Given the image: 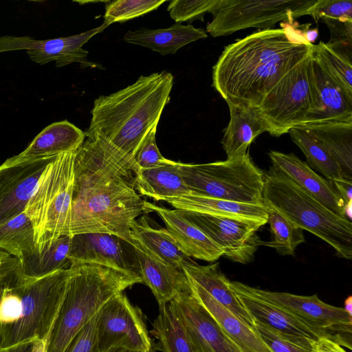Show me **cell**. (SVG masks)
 I'll return each instance as SVG.
<instances>
[{"label": "cell", "mask_w": 352, "mask_h": 352, "mask_svg": "<svg viewBox=\"0 0 352 352\" xmlns=\"http://www.w3.org/2000/svg\"><path fill=\"white\" fill-rule=\"evenodd\" d=\"M256 31L225 47L212 68V86L228 104L255 107L280 78L311 52L298 31Z\"/></svg>", "instance_id": "obj_1"}, {"label": "cell", "mask_w": 352, "mask_h": 352, "mask_svg": "<svg viewBox=\"0 0 352 352\" xmlns=\"http://www.w3.org/2000/svg\"><path fill=\"white\" fill-rule=\"evenodd\" d=\"M173 76L167 71L140 76L133 84L94 100L85 135L99 138L128 160L157 126L169 102Z\"/></svg>", "instance_id": "obj_2"}, {"label": "cell", "mask_w": 352, "mask_h": 352, "mask_svg": "<svg viewBox=\"0 0 352 352\" xmlns=\"http://www.w3.org/2000/svg\"><path fill=\"white\" fill-rule=\"evenodd\" d=\"M71 268L64 297L46 339L45 352H63L107 301L142 283L140 277L96 264H74Z\"/></svg>", "instance_id": "obj_3"}, {"label": "cell", "mask_w": 352, "mask_h": 352, "mask_svg": "<svg viewBox=\"0 0 352 352\" xmlns=\"http://www.w3.org/2000/svg\"><path fill=\"white\" fill-rule=\"evenodd\" d=\"M146 212L145 201L131 181L113 179L74 192L67 235L107 233L134 246L132 222Z\"/></svg>", "instance_id": "obj_4"}, {"label": "cell", "mask_w": 352, "mask_h": 352, "mask_svg": "<svg viewBox=\"0 0 352 352\" xmlns=\"http://www.w3.org/2000/svg\"><path fill=\"white\" fill-rule=\"evenodd\" d=\"M264 204L285 219L327 242L336 255L352 258V223L331 212L287 177L263 172Z\"/></svg>", "instance_id": "obj_5"}, {"label": "cell", "mask_w": 352, "mask_h": 352, "mask_svg": "<svg viewBox=\"0 0 352 352\" xmlns=\"http://www.w3.org/2000/svg\"><path fill=\"white\" fill-rule=\"evenodd\" d=\"M77 150L56 155L46 166L25 209L33 226L38 252L58 238L67 235Z\"/></svg>", "instance_id": "obj_6"}, {"label": "cell", "mask_w": 352, "mask_h": 352, "mask_svg": "<svg viewBox=\"0 0 352 352\" xmlns=\"http://www.w3.org/2000/svg\"><path fill=\"white\" fill-rule=\"evenodd\" d=\"M180 175L190 193L234 202L264 204L263 172L249 153L206 164L178 162Z\"/></svg>", "instance_id": "obj_7"}, {"label": "cell", "mask_w": 352, "mask_h": 352, "mask_svg": "<svg viewBox=\"0 0 352 352\" xmlns=\"http://www.w3.org/2000/svg\"><path fill=\"white\" fill-rule=\"evenodd\" d=\"M71 267L37 279L21 276L12 284L20 296L18 320L1 329V348L33 340H46L64 297Z\"/></svg>", "instance_id": "obj_8"}, {"label": "cell", "mask_w": 352, "mask_h": 352, "mask_svg": "<svg viewBox=\"0 0 352 352\" xmlns=\"http://www.w3.org/2000/svg\"><path fill=\"white\" fill-rule=\"evenodd\" d=\"M311 52L285 74L252 109L263 120L272 136L279 137L293 127L311 123L318 112Z\"/></svg>", "instance_id": "obj_9"}, {"label": "cell", "mask_w": 352, "mask_h": 352, "mask_svg": "<svg viewBox=\"0 0 352 352\" xmlns=\"http://www.w3.org/2000/svg\"><path fill=\"white\" fill-rule=\"evenodd\" d=\"M317 0H219L210 13L206 32L213 37L228 36L250 28L269 30L278 22L292 23L309 15Z\"/></svg>", "instance_id": "obj_10"}, {"label": "cell", "mask_w": 352, "mask_h": 352, "mask_svg": "<svg viewBox=\"0 0 352 352\" xmlns=\"http://www.w3.org/2000/svg\"><path fill=\"white\" fill-rule=\"evenodd\" d=\"M96 330L100 352L112 348L153 352L142 311L132 305L123 293L111 298L99 311Z\"/></svg>", "instance_id": "obj_11"}, {"label": "cell", "mask_w": 352, "mask_h": 352, "mask_svg": "<svg viewBox=\"0 0 352 352\" xmlns=\"http://www.w3.org/2000/svg\"><path fill=\"white\" fill-rule=\"evenodd\" d=\"M253 288L257 294L307 324L320 337H327L351 349L352 316L344 308L327 304L316 294L299 296Z\"/></svg>", "instance_id": "obj_12"}, {"label": "cell", "mask_w": 352, "mask_h": 352, "mask_svg": "<svg viewBox=\"0 0 352 352\" xmlns=\"http://www.w3.org/2000/svg\"><path fill=\"white\" fill-rule=\"evenodd\" d=\"M107 27L103 23L98 28L80 34L47 40H36L29 36H0V53L25 50L30 58L39 65L55 61L56 66L61 67L77 63L82 67L101 69L102 67L100 65L88 60L89 52L82 47Z\"/></svg>", "instance_id": "obj_13"}, {"label": "cell", "mask_w": 352, "mask_h": 352, "mask_svg": "<svg viewBox=\"0 0 352 352\" xmlns=\"http://www.w3.org/2000/svg\"><path fill=\"white\" fill-rule=\"evenodd\" d=\"M177 210L222 250V256L243 264L250 263L253 259L261 241L256 234L261 227L260 224L183 210Z\"/></svg>", "instance_id": "obj_14"}, {"label": "cell", "mask_w": 352, "mask_h": 352, "mask_svg": "<svg viewBox=\"0 0 352 352\" xmlns=\"http://www.w3.org/2000/svg\"><path fill=\"white\" fill-rule=\"evenodd\" d=\"M139 168L136 164L99 138L85 135L75 157L74 191L113 179L129 180Z\"/></svg>", "instance_id": "obj_15"}, {"label": "cell", "mask_w": 352, "mask_h": 352, "mask_svg": "<svg viewBox=\"0 0 352 352\" xmlns=\"http://www.w3.org/2000/svg\"><path fill=\"white\" fill-rule=\"evenodd\" d=\"M68 258L72 265L96 264L141 278L135 246L116 235L98 232L72 235Z\"/></svg>", "instance_id": "obj_16"}, {"label": "cell", "mask_w": 352, "mask_h": 352, "mask_svg": "<svg viewBox=\"0 0 352 352\" xmlns=\"http://www.w3.org/2000/svg\"><path fill=\"white\" fill-rule=\"evenodd\" d=\"M196 352H243L223 331L192 290L169 302Z\"/></svg>", "instance_id": "obj_17"}, {"label": "cell", "mask_w": 352, "mask_h": 352, "mask_svg": "<svg viewBox=\"0 0 352 352\" xmlns=\"http://www.w3.org/2000/svg\"><path fill=\"white\" fill-rule=\"evenodd\" d=\"M55 156L0 166V226L25 211L42 173Z\"/></svg>", "instance_id": "obj_18"}, {"label": "cell", "mask_w": 352, "mask_h": 352, "mask_svg": "<svg viewBox=\"0 0 352 352\" xmlns=\"http://www.w3.org/2000/svg\"><path fill=\"white\" fill-rule=\"evenodd\" d=\"M269 156L270 170L292 181L336 214L346 218L344 201L331 181L319 175L294 153L271 151Z\"/></svg>", "instance_id": "obj_19"}, {"label": "cell", "mask_w": 352, "mask_h": 352, "mask_svg": "<svg viewBox=\"0 0 352 352\" xmlns=\"http://www.w3.org/2000/svg\"><path fill=\"white\" fill-rule=\"evenodd\" d=\"M238 300L254 320L283 333L316 340L320 336L307 324L263 298L253 287L239 281L229 282Z\"/></svg>", "instance_id": "obj_20"}, {"label": "cell", "mask_w": 352, "mask_h": 352, "mask_svg": "<svg viewBox=\"0 0 352 352\" xmlns=\"http://www.w3.org/2000/svg\"><path fill=\"white\" fill-rule=\"evenodd\" d=\"M145 208L146 212L152 211L158 214L168 233L188 257L212 262L223 256L222 250L176 209H168L146 201Z\"/></svg>", "instance_id": "obj_21"}, {"label": "cell", "mask_w": 352, "mask_h": 352, "mask_svg": "<svg viewBox=\"0 0 352 352\" xmlns=\"http://www.w3.org/2000/svg\"><path fill=\"white\" fill-rule=\"evenodd\" d=\"M85 140V132L67 120L54 122L42 130L23 151L2 164H19L76 151Z\"/></svg>", "instance_id": "obj_22"}, {"label": "cell", "mask_w": 352, "mask_h": 352, "mask_svg": "<svg viewBox=\"0 0 352 352\" xmlns=\"http://www.w3.org/2000/svg\"><path fill=\"white\" fill-rule=\"evenodd\" d=\"M311 65L319 106L318 112L311 123L352 122V96L333 78L313 48Z\"/></svg>", "instance_id": "obj_23"}, {"label": "cell", "mask_w": 352, "mask_h": 352, "mask_svg": "<svg viewBox=\"0 0 352 352\" xmlns=\"http://www.w3.org/2000/svg\"><path fill=\"white\" fill-rule=\"evenodd\" d=\"M163 201L177 210L255 223L261 226L267 223V209L265 204H243L192 193L166 198Z\"/></svg>", "instance_id": "obj_24"}, {"label": "cell", "mask_w": 352, "mask_h": 352, "mask_svg": "<svg viewBox=\"0 0 352 352\" xmlns=\"http://www.w3.org/2000/svg\"><path fill=\"white\" fill-rule=\"evenodd\" d=\"M134 246L142 281L151 289L159 305L168 303L177 296L190 291V283L182 269L166 264L136 245Z\"/></svg>", "instance_id": "obj_25"}, {"label": "cell", "mask_w": 352, "mask_h": 352, "mask_svg": "<svg viewBox=\"0 0 352 352\" xmlns=\"http://www.w3.org/2000/svg\"><path fill=\"white\" fill-rule=\"evenodd\" d=\"M189 281L195 298L243 352H272L251 327L214 300L197 283L190 279Z\"/></svg>", "instance_id": "obj_26"}, {"label": "cell", "mask_w": 352, "mask_h": 352, "mask_svg": "<svg viewBox=\"0 0 352 352\" xmlns=\"http://www.w3.org/2000/svg\"><path fill=\"white\" fill-rule=\"evenodd\" d=\"M182 268L189 279L252 329L254 320L238 300L219 263L201 265L189 258L182 264Z\"/></svg>", "instance_id": "obj_27"}, {"label": "cell", "mask_w": 352, "mask_h": 352, "mask_svg": "<svg viewBox=\"0 0 352 352\" xmlns=\"http://www.w3.org/2000/svg\"><path fill=\"white\" fill-rule=\"evenodd\" d=\"M228 105L230 120L221 142L227 159H232L245 155L252 142L261 133L268 132V128L263 120L252 109Z\"/></svg>", "instance_id": "obj_28"}, {"label": "cell", "mask_w": 352, "mask_h": 352, "mask_svg": "<svg viewBox=\"0 0 352 352\" xmlns=\"http://www.w3.org/2000/svg\"><path fill=\"white\" fill-rule=\"evenodd\" d=\"M207 36L206 32L202 28L176 23L164 29L142 28L135 31L129 30L123 39L126 43L150 48L165 56L175 54L183 46Z\"/></svg>", "instance_id": "obj_29"}, {"label": "cell", "mask_w": 352, "mask_h": 352, "mask_svg": "<svg viewBox=\"0 0 352 352\" xmlns=\"http://www.w3.org/2000/svg\"><path fill=\"white\" fill-rule=\"evenodd\" d=\"M134 184L140 194L156 201L190 193L180 175L178 162L168 159L155 166L139 168Z\"/></svg>", "instance_id": "obj_30"}, {"label": "cell", "mask_w": 352, "mask_h": 352, "mask_svg": "<svg viewBox=\"0 0 352 352\" xmlns=\"http://www.w3.org/2000/svg\"><path fill=\"white\" fill-rule=\"evenodd\" d=\"M297 127L316 139L339 164L345 177L352 181V122L309 123Z\"/></svg>", "instance_id": "obj_31"}, {"label": "cell", "mask_w": 352, "mask_h": 352, "mask_svg": "<svg viewBox=\"0 0 352 352\" xmlns=\"http://www.w3.org/2000/svg\"><path fill=\"white\" fill-rule=\"evenodd\" d=\"M131 235L135 245L166 264L182 269V264L190 258L180 250L166 228L150 226L145 216L132 222Z\"/></svg>", "instance_id": "obj_32"}, {"label": "cell", "mask_w": 352, "mask_h": 352, "mask_svg": "<svg viewBox=\"0 0 352 352\" xmlns=\"http://www.w3.org/2000/svg\"><path fill=\"white\" fill-rule=\"evenodd\" d=\"M71 236L64 235L52 244L25 256L21 262V276L37 279L63 269L72 264L68 258Z\"/></svg>", "instance_id": "obj_33"}, {"label": "cell", "mask_w": 352, "mask_h": 352, "mask_svg": "<svg viewBox=\"0 0 352 352\" xmlns=\"http://www.w3.org/2000/svg\"><path fill=\"white\" fill-rule=\"evenodd\" d=\"M159 307V314L151 331L157 340L155 349L162 352H196L170 302Z\"/></svg>", "instance_id": "obj_34"}, {"label": "cell", "mask_w": 352, "mask_h": 352, "mask_svg": "<svg viewBox=\"0 0 352 352\" xmlns=\"http://www.w3.org/2000/svg\"><path fill=\"white\" fill-rule=\"evenodd\" d=\"M288 133L304 153L306 163L311 169L330 181L348 179L336 161L307 131L296 126L290 129Z\"/></svg>", "instance_id": "obj_35"}, {"label": "cell", "mask_w": 352, "mask_h": 352, "mask_svg": "<svg viewBox=\"0 0 352 352\" xmlns=\"http://www.w3.org/2000/svg\"><path fill=\"white\" fill-rule=\"evenodd\" d=\"M0 249L19 261L37 250L33 226L25 212L0 226Z\"/></svg>", "instance_id": "obj_36"}, {"label": "cell", "mask_w": 352, "mask_h": 352, "mask_svg": "<svg viewBox=\"0 0 352 352\" xmlns=\"http://www.w3.org/2000/svg\"><path fill=\"white\" fill-rule=\"evenodd\" d=\"M265 206L271 240L261 241L260 245L272 248L282 256H293L296 248L305 242L303 230L291 223L272 207Z\"/></svg>", "instance_id": "obj_37"}, {"label": "cell", "mask_w": 352, "mask_h": 352, "mask_svg": "<svg viewBox=\"0 0 352 352\" xmlns=\"http://www.w3.org/2000/svg\"><path fill=\"white\" fill-rule=\"evenodd\" d=\"M252 329L272 352H311L315 341L283 333L256 320Z\"/></svg>", "instance_id": "obj_38"}, {"label": "cell", "mask_w": 352, "mask_h": 352, "mask_svg": "<svg viewBox=\"0 0 352 352\" xmlns=\"http://www.w3.org/2000/svg\"><path fill=\"white\" fill-rule=\"evenodd\" d=\"M166 0H116L109 1L105 6L104 23H123L139 17L158 8Z\"/></svg>", "instance_id": "obj_39"}, {"label": "cell", "mask_w": 352, "mask_h": 352, "mask_svg": "<svg viewBox=\"0 0 352 352\" xmlns=\"http://www.w3.org/2000/svg\"><path fill=\"white\" fill-rule=\"evenodd\" d=\"M313 50L340 87L352 96V61L334 52L322 41L314 44Z\"/></svg>", "instance_id": "obj_40"}, {"label": "cell", "mask_w": 352, "mask_h": 352, "mask_svg": "<svg viewBox=\"0 0 352 352\" xmlns=\"http://www.w3.org/2000/svg\"><path fill=\"white\" fill-rule=\"evenodd\" d=\"M330 30V39L326 44L334 52L352 61V20L321 19Z\"/></svg>", "instance_id": "obj_41"}, {"label": "cell", "mask_w": 352, "mask_h": 352, "mask_svg": "<svg viewBox=\"0 0 352 352\" xmlns=\"http://www.w3.org/2000/svg\"><path fill=\"white\" fill-rule=\"evenodd\" d=\"M219 0H173L168 6L171 19L176 23L203 20L205 13L210 12Z\"/></svg>", "instance_id": "obj_42"}, {"label": "cell", "mask_w": 352, "mask_h": 352, "mask_svg": "<svg viewBox=\"0 0 352 352\" xmlns=\"http://www.w3.org/2000/svg\"><path fill=\"white\" fill-rule=\"evenodd\" d=\"M309 15L316 21L323 19L352 20V0H317Z\"/></svg>", "instance_id": "obj_43"}, {"label": "cell", "mask_w": 352, "mask_h": 352, "mask_svg": "<svg viewBox=\"0 0 352 352\" xmlns=\"http://www.w3.org/2000/svg\"><path fill=\"white\" fill-rule=\"evenodd\" d=\"M12 284L5 286L0 300L1 329L15 323L21 313V298Z\"/></svg>", "instance_id": "obj_44"}, {"label": "cell", "mask_w": 352, "mask_h": 352, "mask_svg": "<svg viewBox=\"0 0 352 352\" xmlns=\"http://www.w3.org/2000/svg\"><path fill=\"white\" fill-rule=\"evenodd\" d=\"M97 314L75 335L63 352H100L96 330Z\"/></svg>", "instance_id": "obj_45"}, {"label": "cell", "mask_w": 352, "mask_h": 352, "mask_svg": "<svg viewBox=\"0 0 352 352\" xmlns=\"http://www.w3.org/2000/svg\"><path fill=\"white\" fill-rule=\"evenodd\" d=\"M156 132L157 126L151 130L135 155V162L139 168L153 167L166 160L160 153L157 146Z\"/></svg>", "instance_id": "obj_46"}, {"label": "cell", "mask_w": 352, "mask_h": 352, "mask_svg": "<svg viewBox=\"0 0 352 352\" xmlns=\"http://www.w3.org/2000/svg\"><path fill=\"white\" fill-rule=\"evenodd\" d=\"M21 275V262L0 249V285H9Z\"/></svg>", "instance_id": "obj_47"}, {"label": "cell", "mask_w": 352, "mask_h": 352, "mask_svg": "<svg viewBox=\"0 0 352 352\" xmlns=\"http://www.w3.org/2000/svg\"><path fill=\"white\" fill-rule=\"evenodd\" d=\"M331 182L334 184L338 193L344 201L345 216L349 220L351 221L352 206V181L348 179H341Z\"/></svg>", "instance_id": "obj_48"}, {"label": "cell", "mask_w": 352, "mask_h": 352, "mask_svg": "<svg viewBox=\"0 0 352 352\" xmlns=\"http://www.w3.org/2000/svg\"><path fill=\"white\" fill-rule=\"evenodd\" d=\"M311 352H346L341 345L327 337L314 341Z\"/></svg>", "instance_id": "obj_49"}, {"label": "cell", "mask_w": 352, "mask_h": 352, "mask_svg": "<svg viewBox=\"0 0 352 352\" xmlns=\"http://www.w3.org/2000/svg\"><path fill=\"white\" fill-rule=\"evenodd\" d=\"M36 340H30L9 347L1 348L0 352H32Z\"/></svg>", "instance_id": "obj_50"}, {"label": "cell", "mask_w": 352, "mask_h": 352, "mask_svg": "<svg viewBox=\"0 0 352 352\" xmlns=\"http://www.w3.org/2000/svg\"><path fill=\"white\" fill-rule=\"evenodd\" d=\"M303 38L309 43L314 44L318 36V30L317 28L309 30V27L302 31Z\"/></svg>", "instance_id": "obj_51"}, {"label": "cell", "mask_w": 352, "mask_h": 352, "mask_svg": "<svg viewBox=\"0 0 352 352\" xmlns=\"http://www.w3.org/2000/svg\"><path fill=\"white\" fill-rule=\"evenodd\" d=\"M45 342L46 340L37 339L32 352H45Z\"/></svg>", "instance_id": "obj_52"}, {"label": "cell", "mask_w": 352, "mask_h": 352, "mask_svg": "<svg viewBox=\"0 0 352 352\" xmlns=\"http://www.w3.org/2000/svg\"><path fill=\"white\" fill-rule=\"evenodd\" d=\"M344 309L349 314V316H352V296H349L344 300Z\"/></svg>", "instance_id": "obj_53"}, {"label": "cell", "mask_w": 352, "mask_h": 352, "mask_svg": "<svg viewBox=\"0 0 352 352\" xmlns=\"http://www.w3.org/2000/svg\"><path fill=\"white\" fill-rule=\"evenodd\" d=\"M107 352H140V351H133L131 350H128L124 348H112L109 350Z\"/></svg>", "instance_id": "obj_54"}, {"label": "cell", "mask_w": 352, "mask_h": 352, "mask_svg": "<svg viewBox=\"0 0 352 352\" xmlns=\"http://www.w3.org/2000/svg\"><path fill=\"white\" fill-rule=\"evenodd\" d=\"M6 285H0V300L3 294L4 287ZM0 349H1V324H0Z\"/></svg>", "instance_id": "obj_55"}]
</instances>
